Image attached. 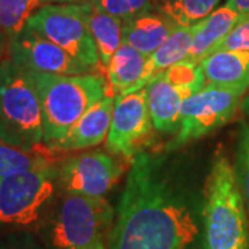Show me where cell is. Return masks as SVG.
Here are the masks:
<instances>
[{"label": "cell", "instance_id": "7a4b0ae2", "mask_svg": "<svg viewBox=\"0 0 249 249\" xmlns=\"http://www.w3.org/2000/svg\"><path fill=\"white\" fill-rule=\"evenodd\" d=\"M115 212L106 196L64 193L47 209L37 230L47 249H88L106 241Z\"/></svg>", "mask_w": 249, "mask_h": 249}, {"label": "cell", "instance_id": "e0dca14e", "mask_svg": "<svg viewBox=\"0 0 249 249\" xmlns=\"http://www.w3.org/2000/svg\"><path fill=\"white\" fill-rule=\"evenodd\" d=\"M148 57L132 46L122 43L112 55L107 65V76L109 85L118 93H133L144 89L142 82Z\"/></svg>", "mask_w": 249, "mask_h": 249}, {"label": "cell", "instance_id": "52a82bcc", "mask_svg": "<svg viewBox=\"0 0 249 249\" xmlns=\"http://www.w3.org/2000/svg\"><path fill=\"white\" fill-rule=\"evenodd\" d=\"M247 91L230 88L205 86L184 100L175 137L163 151H178L188 142L205 136L229 124L241 107Z\"/></svg>", "mask_w": 249, "mask_h": 249}, {"label": "cell", "instance_id": "4fadbf2b", "mask_svg": "<svg viewBox=\"0 0 249 249\" xmlns=\"http://www.w3.org/2000/svg\"><path fill=\"white\" fill-rule=\"evenodd\" d=\"M114 111V98L104 96L80 116L61 142L54 144L53 151H75L96 147L107 140Z\"/></svg>", "mask_w": 249, "mask_h": 249}, {"label": "cell", "instance_id": "d4e9b609", "mask_svg": "<svg viewBox=\"0 0 249 249\" xmlns=\"http://www.w3.org/2000/svg\"><path fill=\"white\" fill-rule=\"evenodd\" d=\"M98 10L121 19H127L151 7L150 0H91Z\"/></svg>", "mask_w": 249, "mask_h": 249}, {"label": "cell", "instance_id": "cb8c5ba5", "mask_svg": "<svg viewBox=\"0 0 249 249\" xmlns=\"http://www.w3.org/2000/svg\"><path fill=\"white\" fill-rule=\"evenodd\" d=\"M160 76L176 86H196L199 89L205 88V78L201 65L194 62L180 61L173 64L162 72Z\"/></svg>", "mask_w": 249, "mask_h": 249}, {"label": "cell", "instance_id": "6da1fadb", "mask_svg": "<svg viewBox=\"0 0 249 249\" xmlns=\"http://www.w3.org/2000/svg\"><path fill=\"white\" fill-rule=\"evenodd\" d=\"M205 180L178 151L136 154L108 249H206Z\"/></svg>", "mask_w": 249, "mask_h": 249}, {"label": "cell", "instance_id": "ba28073f", "mask_svg": "<svg viewBox=\"0 0 249 249\" xmlns=\"http://www.w3.org/2000/svg\"><path fill=\"white\" fill-rule=\"evenodd\" d=\"M27 25L90 68L100 64L80 4H45L29 18Z\"/></svg>", "mask_w": 249, "mask_h": 249}, {"label": "cell", "instance_id": "7c38bea8", "mask_svg": "<svg viewBox=\"0 0 249 249\" xmlns=\"http://www.w3.org/2000/svg\"><path fill=\"white\" fill-rule=\"evenodd\" d=\"M145 88L152 126L160 133H172L178 130L184 100L201 90L196 86H176L160 75Z\"/></svg>", "mask_w": 249, "mask_h": 249}, {"label": "cell", "instance_id": "8992f818", "mask_svg": "<svg viewBox=\"0 0 249 249\" xmlns=\"http://www.w3.org/2000/svg\"><path fill=\"white\" fill-rule=\"evenodd\" d=\"M57 190V165L0 178V230L39 226Z\"/></svg>", "mask_w": 249, "mask_h": 249}, {"label": "cell", "instance_id": "3957f363", "mask_svg": "<svg viewBox=\"0 0 249 249\" xmlns=\"http://www.w3.org/2000/svg\"><path fill=\"white\" fill-rule=\"evenodd\" d=\"M204 223L206 249H249L247 205L234 165L222 152L205 180Z\"/></svg>", "mask_w": 249, "mask_h": 249}, {"label": "cell", "instance_id": "83f0119b", "mask_svg": "<svg viewBox=\"0 0 249 249\" xmlns=\"http://www.w3.org/2000/svg\"><path fill=\"white\" fill-rule=\"evenodd\" d=\"M226 6L235 10L241 16V18L249 14V0H227Z\"/></svg>", "mask_w": 249, "mask_h": 249}, {"label": "cell", "instance_id": "4316f807", "mask_svg": "<svg viewBox=\"0 0 249 249\" xmlns=\"http://www.w3.org/2000/svg\"><path fill=\"white\" fill-rule=\"evenodd\" d=\"M0 249H47L40 240L27 230H17L0 235Z\"/></svg>", "mask_w": 249, "mask_h": 249}, {"label": "cell", "instance_id": "277c9868", "mask_svg": "<svg viewBox=\"0 0 249 249\" xmlns=\"http://www.w3.org/2000/svg\"><path fill=\"white\" fill-rule=\"evenodd\" d=\"M32 75L43 115V142L49 148L61 142L80 116L107 96V83L100 75Z\"/></svg>", "mask_w": 249, "mask_h": 249}, {"label": "cell", "instance_id": "f1b7e54d", "mask_svg": "<svg viewBox=\"0 0 249 249\" xmlns=\"http://www.w3.org/2000/svg\"><path fill=\"white\" fill-rule=\"evenodd\" d=\"M241 111L244 114V118H245V122L249 124V89L248 91L245 93V96L241 101Z\"/></svg>", "mask_w": 249, "mask_h": 249}, {"label": "cell", "instance_id": "8fae6325", "mask_svg": "<svg viewBox=\"0 0 249 249\" xmlns=\"http://www.w3.org/2000/svg\"><path fill=\"white\" fill-rule=\"evenodd\" d=\"M9 57L18 65L36 73L86 75L91 68L72 57L60 46L40 36L32 28H24L7 45Z\"/></svg>", "mask_w": 249, "mask_h": 249}, {"label": "cell", "instance_id": "9a60e30c", "mask_svg": "<svg viewBox=\"0 0 249 249\" xmlns=\"http://www.w3.org/2000/svg\"><path fill=\"white\" fill-rule=\"evenodd\" d=\"M205 86L230 88L248 91L249 52L220 50L211 53L199 62Z\"/></svg>", "mask_w": 249, "mask_h": 249}, {"label": "cell", "instance_id": "7402d4cb", "mask_svg": "<svg viewBox=\"0 0 249 249\" xmlns=\"http://www.w3.org/2000/svg\"><path fill=\"white\" fill-rule=\"evenodd\" d=\"M42 6L40 0H0V34L7 40L18 35Z\"/></svg>", "mask_w": 249, "mask_h": 249}, {"label": "cell", "instance_id": "30bf717a", "mask_svg": "<svg viewBox=\"0 0 249 249\" xmlns=\"http://www.w3.org/2000/svg\"><path fill=\"white\" fill-rule=\"evenodd\" d=\"M122 166L106 152H83L57 165L58 188L64 193L106 196L122 176Z\"/></svg>", "mask_w": 249, "mask_h": 249}, {"label": "cell", "instance_id": "44dd1931", "mask_svg": "<svg viewBox=\"0 0 249 249\" xmlns=\"http://www.w3.org/2000/svg\"><path fill=\"white\" fill-rule=\"evenodd\" d=\"M220 0H165L158 9L178 27H193L208 17Z\"/></svg>", "mask_w": 249, "mask_h": 249}, {"label": "cell", "instance_id": "2e32d148", "mask_svg": "<svg viewBox=\"0 0 249 249\" xmlns=\"http://www.w3.org/2000/svg\"><path fill=\"white\" fill-rule=\"evenodd\" d=\"M240 19V14L229 6H223L212 11L208 17L194 25L193 43L184 61L199 64Z\"/></svg>", "mask_w": 249, "mask_h": 249}, {"label": "cell", "instance_id": "5bb4252c", "mask_svg": "<svg viewBox=\"0 0 249 249\" xmlns=\"http://www.w3.org/2000/svg\"><path fill=\"white\" fill-rule=\"evenodd\" d=\"M176 24L160 9L144 10L124 19L122 40L145 55H151L176 29Z\"/></svg>", "mask_w": 249, "mask_h": 249}, {"label": "cell", "instance_id": "d6986e66", "mask_svg": "<svg viewBox=\"0 0 249 249\" xmlns=\"http://www.w3.org/2000/svg\"><path fill=\"white\" fill-rule=\"evenodd\" d=\"M193 35H194V25L176 27L169 37L160 46V49L148 57L142 88H145L151 80L155 79L158 75H160L165 70H168L173 64L186 60L193 43Z\"/></svg>", "mask_w": 249, "mask_h": 249}, {"label": "cell", "instance_id": "4dcf8cb0", "mask_svg": "<svg viewBox=\"0 0 249 249\" xmlns=\"http://www.w3.org/2000/svg\"><path fill=\"white\" fill-rule=\"evenodd\" d=\"M88 249H108V245L106 244V241H100V242L94 244L93 247H90Z\"/></svg>", "mask_w": 249, "mask_h": 249}, {"label": "cell", "instance_id": "ffe728a7", "mask_svg": "<svg viewBox=\"0 0 249 249\" xmlns=\"http://www.w3.org/2000/svg\"><path fill=\"white\" fill-rule=\"evenodd\" d=\"M50 152L53 150L49 147L46 151H39V147L25 150L0 142V178L21 172L54 166L55 162L53 157L49 155Z\"/></svg>", "mask_w": 249, "mask_h": 249}, {"label": "cell", "instance_id": "5b68a950", "mask_svg": "<svg viewBox=\"0 0 249 249\" xmlns=\"http://www.w3.org/2000/svg\"><path fill=\"white\" fill-rule=\"evenodd\" d=\"M0 142L25 150L45 145L43 115L34 75L9 55L0 61Z\"/></svg>", "mask_w": 249, "mask_h": 249}, {"label": "cell", "instance_id": "1f68e13d", "mask_svg": "<svg viewBox=\"0 0 249 249\" xmlns=\"http://www.w3.org/2000/svg\"><path fill=\"white\" fill-rule=\"evenodd\" d=\"M43 4H49V3H70V1H75V0H40Z\"/></svg>", "mask_w": 249, "mask_h": 249}, {"label": "cell", "instance_id": "ac0fdd59", "mask_svg": "<svg viewBox=\"0 0 249 249\" xmlns=\"http://www.w3.org/2000/svg\"><path fill=\"white\" fill-rule=\"evenodd\" d=\"M80 6L83 9L90 34L93 36L97 47L100 64L107 67L112 55L124 43L122 40L124 19L98 10L91 1L83 3Z\"/></svg>", "mask_w": 249, "mask_h": 249}, {"label": "cell", "instance_id": "9c48e42d", "mask_svg": "<svg viewBox=\"0 0 249 249\" xmlns=\"http://www.w3.org/2000/svg\"><path fill=\"white\" fill-rule=\"evenodd\" d=\"M152 126L147 88L133 93H118L107 136V150L114 155L133 158L150 134Z\"/></svg>", "mask_w": 249, "mask_h": 249}, {"label": "cell", "instance_id": "603a6c76", "mask_svg": "<svg viewBox=\"0 0 249 249\" xmlns=\"http://www.w3.org/2000/svg\"><path fill=\"white\" fill-rule=\"evenodd\" d=\"M234 170L249 212V124L245 121L240 124V129L237 134Z\"/></svg>", "mask_w": 249, "mask_h": 249}, {"label": "cell", "instance_id": "484cf974", "mask_svg": "<svg viewBox=\"0 0 249 249\" xmlns=\"http://www.w3.org/2000/svg\"><path fill=\"white\" fill-rule=\"evenodd\" d=\"M220 50H244L249 52V14L242 17L235 27L212 49L211 53Z\"/></svg>", "mask_w": 249, "mask_h": 249}, {"label": "cell", "instance_id": "f546056e", "mask_svg": "<svg viewBox=\"0 0 249 249\" xmlns=\"http://www.w3.org/2000/svg\"><path fill=\"white\" fill-rule=\"evenodd\" d=\"M7 45H9V40L3 34H0V61L4 58V52L7 50Z\"/></svg>", "mask_w": 249, "mask_h": 249}]
</instances>
